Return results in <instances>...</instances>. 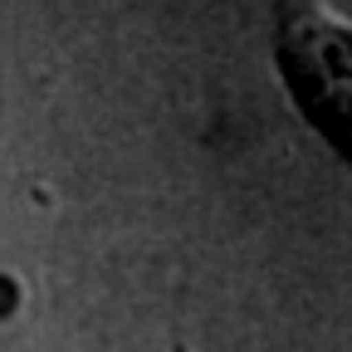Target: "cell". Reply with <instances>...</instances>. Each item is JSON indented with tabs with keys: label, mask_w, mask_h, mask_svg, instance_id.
I'll return each instance as SVG.
<instances>
[{
	"label": "cell",
	"mask_w": 352,
	"mask_h": 352,
	"mask_svg": "<svg viewBox=\"0 0 352 352\" xmlns=\"http://www.w3.org/2000/svg\"><path fill=\"white\" fill-rule=\"evenodd\" d=\"M274 64L303 118L352 162V30L308 0H279Z\"/></svg>",
	"instance_id": "cell-1"
}]
</instances>
